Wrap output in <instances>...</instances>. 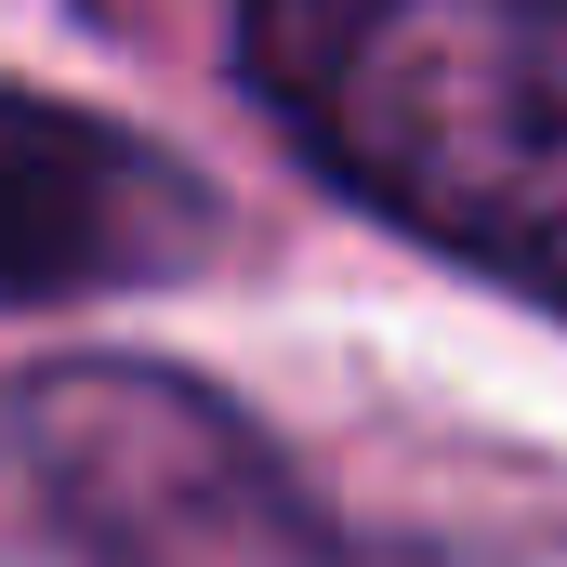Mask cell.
Returning <instances> with one entry per match:
<instances>
[{
    "mask_svg": "<svg viewBox=\"0 0 567 567\" xmlns=\"http://www.w3.org/2000/svg\"><path fill=\"white\" fill-rule=\"evenodd\" d=\"M225 198L145 145L106 106L0 80V317L27 303H93V290H158L212 265Z\"/></svg>",
    "mask_w": 567,
    "mask_h": 567,
    "instance_id": "cell-3",
    "label": "cell"
},
{
    "mask_svg": "<svg viewBox=\"0 0 567 567\" xmlns=\"http://www.w3.org/2000/svg\"><path fill=\"white\" fill-rule=\"evenodd\" d=\"M238 66L278 133L410 238L567 303V13L528 0H317L251 13Z\"/></svg>",
    "mask_w": 567,
    "mask_h": 567,
    "instance_id": "cell-1",
    "label": "cell"
},
{
    "mask_svg": "<svg viewBox=\"0 0 567 567\" xmlns=\"http://www.w3.org/2000/svg\"><path fill=\"white\" fill-rule=\"evenodd\" d=\"M13 449L120 567H330L278 449L185 370L66 357L13 383Z\"/></svg>",
    "mask_w": 567,
    "mask_h": 567,
    "instance_id": "cell-2",
    "label": "cell"
}]
</instances>
